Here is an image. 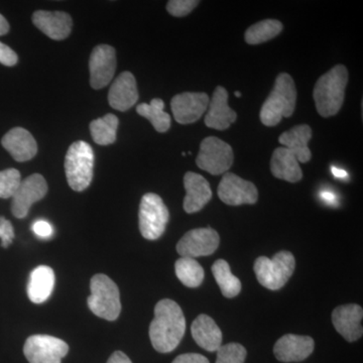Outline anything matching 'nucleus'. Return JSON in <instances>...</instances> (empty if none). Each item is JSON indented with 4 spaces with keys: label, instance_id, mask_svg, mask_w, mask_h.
I'll use <instances>...</instances> for the list:
<instances>
[{
    "label": "nucleus",
    "instance_id": "1",
    "mask_svg": "<svg viewBox=\"0 0 363 363\" xmlns=\"http://www.w3.org/2000/svg\"><path fill=\"white\" fill-rule=\"evenodd\" d=\"M186 320L175 301L164 298L155 307V318L150 326L152 347L161 353L175 350L185 335Z\"/></svg>",
    "mask_w": 363,
    "mask_h": 363
},
{
    "label": "nucleus",
    "instance_id": "2",
    "mask_svg": "<svg viewBox=\"0 0 363 363\" xmlns=\"http://www.w3.org/2000/svg\"><path fill=\"white\" fill-rule=\"evenodd\" d=\"M347 82L348 71L343 65L333 67L318 79L313 96L320 116L330 117L338 113L343 105Z\"/></svg>",
    "mask_w": 363,
    "mask_h": 363
},
{
    "label": "nucleus",
    "instance_id": "3",
    "mask_svg": "<svg viewBox=\"0 0 363 363\" xmlns=\"http://www.w3.org/2000/svg\"><path fill=\"white\" fill-rule=\"evenodd\" d=\"M297 90L289 74L281 73L277 77L271 94L260 109V121L266 126H274L283 117L292 116L295 111Z\"/></svg>",
    "mask_w": 363,
    "mask_h": 363
},
{
    "label": "nucleus",
    "instance_id": "4",
    "mask_svg": "<svg viewBox=\"0 0 363 363\" xmlns=\"http://www.w3.org/2000/svg\"><path fill=\"white\" fill-rule=\"evenodd\" d=\"M88 307L93 314L114 321L121 312V294L116 284L106 274H95L90 281Z\"/></svg>",
    "mask_w": 363,
    "mask_h": 363
},
{
    "label": "nucleus",
    "instance_id": "5",
    "mask_svg": "<svg viewBox=\"0 0 363 363\" xmlns=\"http://www.w3.org/2000/svg\"><path fill=\"white\" fill-rule=\"evenodd\" d=\"M94 152L89 143L79 140L72 143L67 152L65 171L69 186L82 192L89 187L93 179Z\"/></svg>",
    "mask_w": 363,
    "mask_h": 363
},
{
    "label": "nucleus",
    "instance_id": "6",
    "mask_svg": "<svg viewBox=\"0 0 363 363\" xmlns=\"http://www.w3.org/2000/svg\"><path fill=\"white\" fill-rule=\"evenodd\" d=\"M296 260L290 252L283 250L272 259L259 257L255 260V276L260 285L269 290L277 291L283 288L295 272Z\"/></svg>",
    "mask_w": 363,
    "mask_h": 363
},
{
    "label": "nucleus",
    "instance_id": "7",
    "mask_svg": "<svg viewBox=\"0 0 363 363\" xmlns=\"http://www.w3.org/2000/svg\"><path fill=\"white\" fill-rule=\"evenodd\" d=\"M169 210L162 198L155 193H147L140 201V230L145 240H156L166 230L169 221Z\"/></svg>",
    "mask_w": 363,
    "mask_h": 363
},
{
    "label": "nucleus",
    "instance_id": "8",
    "mask_svg": "<svg viewBox=\"0 0 363 363\" xmlns=\"http://www.w3.org/2000/svg\"><path fill=\"white\" fill-rule=\"evenodd\" d=\"M233 147L215 136H208L200 145L196 164L203 171L218 176L225 174L233 164Z\"/></svg>",
    "mask_w": 363,
    "mask_h": 363
},
{
    "label": "nucleus",
    "instance_id": "9",
    "mask_svg": "<svg viewBox=\"0 0 363 363\" xmlns=\"http://www.w3.org/2000/svg\"><path fill=\"white\" fill-rule=\"evenodd\" d=\"M68 351L65 341L50 335L30 336L23 347L25 357L30 363H61Z\"/></svg>",
    "mask_w": 363,
    "mask_h": 363
},
{
    "label": "nucleus",
    "instance_id": "10",
    "mask_svg": "<svg viewBox=\"0 0 363 363\" xmlns=\"http://www.w3.org/2000/svg\"><path fill=\"white\" fill-rule=\"evenodd\" d=\"M220 243L219 234L212 228H197L188 231L177 245L181 257H208L216 252Z\"/></svg>",
    "mask_w": 363,
    "mask_h": 363
},
{
    "label": "nucleus",
    "instance_id": "11",
    "mask_svg": "<svg viewBox=\"0 0 363 363\" xmlns=\"http://www.w3.org/2000/svg\"><path fill=\"white\" fill-rule=\"evenodd\" d=\"M48 192V184L40 174H33L21 182L20 187L13 196L11 212L16 218H25L30 207L40 201Z\"/></svg>",
    "mask_w": 363,
    "mask_h": 363
},
{
    "label": "nucleus",
    "instance_id": "12",
    "mask_svg": "<svg viewBox=\"0 0 363 363\" xmlns=\"http://www.w3.org/2000/svg\"><path fill=\"white\" fill-rule=\"evenodd\" d=\"M218 196L225 204L240 206L257 203L259 192L252 182L243 180L233 173H225L219 184Z\"/></svg>",
    "mask_w": 363,
    "mask_h": 363
},
{
    "label": "nucleus",
    "instance_id": "13",
    "mask_svg": "<svg viewBox=\"0 0 363 363\" xmlns=\"http://www.w3.org/2000/svg\"><path fill=\"white\" fill-rule=\"evenodd\" d=\"M90 85L102 89L111 82L116 70V50L108 45H99L91 52Z\"/></svg>",
    "mask_w": 363,
    "mask_h": 363
},
{
    "label": "nucleus",
    "instance_id": "14",
    "mask_svg": "<svg viewBox=\"0 0 363 363\" xmlns=\"http://www.w3.org/2000/svg\"><path fill=\"white\" fill-rule=\"evenodd\" d=\"M209 102L206 93L185 92L176 95L171 101L175 121L180 124L196 123L206 112Z\"/></svg>",
    "mask_w": 363,
    "mask_h": 363
},
{
    "label": "nucleus",
    "instance_id": "15",
    "mask_svg": "<svg viewBox=\"0 0 363 363\" xmlns=\"http://www.w3.org/2000/svg\"><path fill=\"white\" fill-rule=\"evenodd\" d=\"M363 310L357 304L339 306L332 313V323L348 342L362 338Z\"/></svg>",
    "mask_w": 363,
    "mask_h": 363
},
{
    "label": "nucleus",
    "instance_id": "16",
    "mask_svg": "<svg viewBox=\"0 0 363 363\" xmlns=\"http://www.w3.org/2000/svg\"><path fill=\"white\" fill-rule=\"evenodd\" d=\"M314 346L309 336L286 334L274 344V357L281 362H302L312 354Z\"/></svg>",
    "mask_w": 363,
    "mask_h": 363
},
{
    "label": "nucleus",
    "instance_id": "17",
    "mask_svg": "<svg viewBox=\"0 0 363 363\" xmlns=\"http://www.w3.org/2000/svg\"><path fill=\"white\" fill-rule=\"evenodd\" d=\"M204 123L213 130H225L238 118V114L228 106V92L222 86L215 89L213 97L208 105Z\"/></svg>",
    "mask_w": 363,
    "mask_h": 363
},
{
    "label": "nucleus",
    "instance_id": "18",
    "mask_svg": "<svg viewBox=\"0 0 363 363\" xmlns=\"http://www.w3.org/2000/svg\"><path fill=\"white\" fill-rule=\"evenodd\" d=\"M33 23L50 39L65 40L72 30L71 16L63 11H38L33 14Z\"/></svg>",
    "mask_w": 363,
    "mask_h": 363
},
{
    "label": "nucleus",
    "instance_id": "19",
    "mask_svg": "<svg viewBox=\"0 0 363 363\" xmlns=\"http://www.w3.org/2000/svg\"><path fill=\"white\" fill-rule=\"evenodd\" d=\"M186 197L184 199V210L189 214L200 211L211 200L212 190L204 177L188 172L184 177Z\"/></svg>",
    "mask_w": 363,
    "mask_h": 363
},
{
    "label": "nucleus",
    "instance_id": "20",
    "mask_svg": "<svg viewBox=\"0 0 363 363\" xmlns=\"http://www.w3.org/2000/svg\"><path fill=\"white\" fill-rule=\"evenodd\" d=\"M2 147L16 162H26L37 155L38 145L30 131L23 128H14L1 140Z\"/></svg>",
    "mask_w": 363,
    "mask_h": 363
},
{
    "label": "nucleus",
    "instance_id": "21",
    "mask_svg": "<svg viewBox=\"0 0 363 363\" xmlns=\"http://www.w3.org/2000/svg\"><path fill=\"white\" fill-rule=\"evenodd\" d=\"M138 100V91L135 76L130 72H123L116 79L109 90V104L116 111H126L130 109Z\"/></svg>",
    "mask_w": 363,
    "mask_h": 363
},
{
    "label": "nucleus",
    "instance_id": "22",
    "mask_svg": "<svg viewBox=\"0 0 363 363\" xmlns=\"http://www.w3.org/2000/svg\"><path fill=\"white\" fill-rule=\"evenodd\" d=\"M195 342L203 350L214 352L222 345V332L213 319L208 315H199L191 327Z\"/></svg>",
    "mask_w": 363,
    "mask_h": 363
},
{
    "label": "nucleus",
    "instance_id": "23",
    "mask_svg": "<svg viewBox=\"0 0 363 363\" xmlns=\"http://www.w3.org/2000/svg\"><path fill=\"white\" fill-rule=\"evenodd\" d=\"M312 138V130L307 124H300L292 130L286 131L279 136V142L284 147L292 152L298 162H308L311 160L312 154L308 143Z\"/></svg>",
    "mask_w": 363,
    "mask_h": 363
},
{
    "label": "nucleus",
    "instance_id": "24",
    "mask_svg": "<svg viewBox=\"0 0 363 363\" xmlns=\"http://www.w3.org/2000/svg\"><path fill=\"white\" fill-rule=\"evenodd\" d=\"M271 171L276 178L290 183H297L303 178V172L297 157L286 147L274 150L272 157Z\"/></svg>",
    "mask_w": 363,
    "mask_h": 363
},
{
    "label": "nucleus",
    "instance_id": "25",
    "mask_svg": "<svg viewBox=\"0 0 363 363\" xmlns=\"http://www.w3.org/2000/svg\"><path fill=\"white\" fill-rule=\"evenodd\" d=\"M55 286V272L52 267H35L30 276L28 284V296L35 304H42L52 295Z\"/></svg>",
    "mask_w": 363,
    "mask_h": 363
},
{
    "label": "nucleus",
    "instance_id": "26",
    "mask_svg": "<svg viewBox=\"0 0 363 363\" xmlns=\"http://www.w3.org/2000/svg\"><path fill=\"white\" fill-rule=\"evenodd\" d=\"M216 283L218 284L222 295L226 298H234L240 293L241 283L240 279L233 276L228 262L224 259H218L212 266Z\"/></svg>",
    "mask_w": 363,
    "mask_h": 363
},
{
    "label": "nucleus",
    "instance_id": "27",
    "mask_svg": "<svg viewBox=\"0 0 363 363\" xmlns=\"http://www.w3.org/2000/svg\"><path fill=\"white\" fill-rule=\"evenodd\" d=\"M164 104L160 98H155L150 104H142L136 107L140 116L149 119L157 133H166L171 126V116L164 112Z\"/></svg>",
    "mask_w": 363,
    "mask_h": 363
},
{
    "label": "nucleus",
    "instance_id": "28",
    "mask_svg": "<svg viewBox=\"0 0 363 363\" xmlns=\"http://www.w3.org/2000/svg\"><path fill=\"white\" fill-rule=\"evenodd\" d=\"M118 124V118L111 113L91 121L90 131L93 140L100 145H111L116 140Z\"/></svg>",
    "mask_w": 363,
    "mask_h": 363
},
{
    "label": "nucleus",
    "instance_id": "29",
    "mask_svg": "<svg viewBox=\"0 0 363 363\" xmlns=\"http://www.w3.org/2000/svg\"><path fill=\"white\" fill-rule=\"evenodd\" d=\"M175 271L181 283L188 288H198L204 281V269L195 259L181 257L176 262Z\"/></svg>",
    "mask_w": 363,
    "mask_h": 363
},
{
    "label": "nucleus",
    "instance_id": "30",
    "mask_svg": "<svg viewBox=\"0 0 363 363\" xmlns=\"http://www.w3.org/2000/svg\"><path fill=\"white\" fill-rule=\"evenodd\" d=\"M283 30V23L276 20L259 21L250 26L245 33V42L250 45H259L274 39Z\"/></svg>",
    "mask_w": 363,
    "mask_h": 363
},
{
    "label": "nucleus",
    "instance_id": "31",
    "mask_svg": "<svg viewBox=\"0 0 363 363\" xmlns=\"http://www.w3.org/2000/svg\"><path fill=\"white\" fill-rule=\"evenodd\" d=\"M21 173L16 169H7L0 172V198H13L14 193L20 187Z\"/></svg>",
    "mask_w": 363,
    "mask_h": 363
},
{
    "label": "nucleus",
    "instance_id": "32",
    "mask_svg": "<svg viewBox=\"0 0 363 363\" xmlns=\"http://www.w3.org/2000/svg\"><path fill=\"white\" fill-rule=\"evenodd\" d=\"M216 352V363H245L247 355V350L238 343L221 345Z\"/></svg>",
    "mask_w": 363,
    "mask_h": 363
},
{
    "label": "nucleus",
    "instance_id": "33",
    "mask_svg": "<svg viewBox=\"0 0 363 363\" xmlns=\"http://www.w3.org/2000/svg\"><path fill=\"white\" fill-rule=\"evenodd\" d=\"M198 4L199 1L196 0H171L167 4V11L172 16L182 18L188 16Z\"/></svg>",
    "mask_w": 363,
    "mask_h": 363
},
{
    "label": "nucleus",
    "instance_id": "34",
    "mask_svg": "<svg viewBox=\"0 0 363 363\" xmlns=\"http://www.w3.org/2000/svg\"><path fill=\"white\" fill-rule=\"evenodd\" d=\"M14 238V229L11 221L4 217H0V240L2 247H7L13 243Z\"/></svg>",
    "mask_w": 363,
    "mask_h": 363
},
{
    "label": "nucleus",
    "instance_id": "35",
    "mask_svg": "<svg viewBox=\"0 0 363 363\" xmlns=\"http://www.w3.org/2000/svg\"><path fill=\"white\" fill-rule=\"evenodd\" d=\"M18 58L13 49L0 42V64L7 67H13L18 63Z\"/></svg>",
    "mask_w": 363,
    "mask_h": 363
},
{
    "label": "nucleus",
    "instance_id": "36",
    "mask_svg": "<svg viewBox=\"0 0 363 363\" xmlns=\"http://www.w3.org/2000/svg\"><path fill=\"white\" fill-rule=\"evenodd\" d=\"M32 229L33 233L40 238H50L54 234V228H52V224L45 220L33 222Z\"/></svg>",
    "mask_w": 363,
    "mask_h": 363
},
{
    "label": "nucleus",
    "instance_id": "37",
    "mask_svg": "<svg viewBox=\"0 0 363 363\" xmlns=\"http://www.w3.org/2000/svg\"><path fill=\"white\" fill-rule=\"evenodd\" d=\"M173 363H210L206 357L198 353H185L179 355Z\"/></svg>",
    "mask_w": 363,
    "mask_h": 363
},
{
    "label": "nucleus",
    "instance_id": "38",
    "mask_svg": "<svg viewBox=\"0 0 363 363\" xmlns=\"http://www.w3.org/2000/svg\"><path fill=\"white\" fill-rule=\"evenodd\" d=\"M320 199L331 206H335L337 204V196L332 191L324 190L320 192Z\"/></svg>",
    "mask_w": 363,
    "mask_h": 363
},
{
    "label": "nucleus",
    "instance_id": "39",
    "mask_svg": "<svg viewBox=\"0 0 363 363\" xmlns=\"http://www.w3.org/2000/svg\"><path fill=\"white\" fill-rule=\"evenodd\" d=\"M107 363H133L128 355L124 354L121 351H116L113 354L109 357Z\"/></svg>",
    "mask_w": 363,
    "mask_h": 363
},
{
    "label": "nucleus",
    "instance_id": "40",
    "mask_svg": "<svg viewBox=\"0 0 363 363\" xmlns=\"http://www.w3.org/2000/svg\"><path fill=\"white\" fill-rule=\"evenodd\" d=\"M9 32V25L4 16L0 14V35H6Z\"/></svg>",
    "mask_w": 363,
    "mask_h": 363
},
{
    "label": "nucleus",
    "instance_id": "41",
    "mask_svg": "<svg viewBox=\"0 0 363 363\" xmlns=\"http://www.w3.org/2000/svg\"><path fill=\"white\" fill-rule=\"evenodd\" d=\"M332 174L335 178L337 179H346L347 178V173H346L345 169H339L337 167H332L331 168Z\"/></svg>",
    "mask_w": 363,
    "mask_h": 363
},
{
    "label": "nucleus",
    "instance_id": "42",
    "mask_svg": "<svg viewBox=\"0 0 363 363\" xmlns=\"http://www.w3.org/2000/svg\"><path fill=\"white\" fill-rule=\"evenodd\" d=\"M235 96L240 97L241 96L240 92H235Z\"/></svg>",
    "mask_w": 363,
    "mask_h": 363
}]
</instances>
